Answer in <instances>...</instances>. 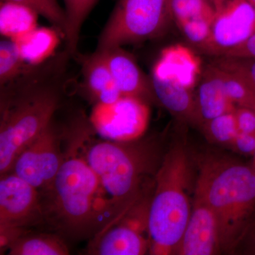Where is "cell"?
I'll return each instance as SVG.
<instances>
[{"mask_svg":"<svg viewBox=\"0 0 255 255\" xmlns=\"http://www.w3.org/2000/svg\"><path fill=\"white\" fill-rule=\"evenodd\" d=\"M234 113L239 132L255 135V110L236 107Z\"/></svg>","mask_w":255,"mask_h":255,"instance_id":"28","label":"cell"},{"mask_svg":"<svg viewBox=\"0 0 255 255\" xmlns=\"http://www.w3.org/2000/svg\"><path fill=\"white\" fill-rule=\"evenodd\" d=\"M211 63L220 68L241 74L255 87V58L239 57H215Z\"/></svg>","mask_w":255,"mask_h":255,"instance_id":"27","label":"cell"},{"mask_svg":"<svg viewBox=\"0 0 255 255\" xmlns=\"http://www.w3.org/2000/svg\"><path fill=\"white\" fill-rule=\"evenodd\" d=\"M223 56L255 58V34Z\"/></svg>","mask_w":255,"mask_h":255,"instance_id":"30","label":"cell"},{"mask_svg":"<svg viewBox=\"0 0 255 255\" xmlns=\"http://www.w3.org/2000/svg\"><path fill=\"white\" fill-rule=\"evenodd\" d=\"M211 34L198 51L223 56L255 34V6L248 0H214Z\"/></svg>","mask_w":255,"mask_h":255,"instance_id":"8","label":"cell"},{"mask_svg":"<svg viewBox=\"0 0 255 255\" xmlns=\"http://www.w3.org/2000/svg\"><path fill=\"white\" fill-rule=\"evenodd\" d=\"M231 147L242 155L253 156L255 152V135L239 132Z\"/></svg>","mask_w":255,"mask_h":255,"instance_id":"29","label":"cell"},{"mask_svg":"<svg viewBox=\"0 0 255 255\" xmlns=\"http://www.w3.org/2000/svg\"><path fill=\"white\" fill-rule=\"evenodd\" d=\"M204 67L191 48L175 44L164 48L152 67L151 75L168 79L192 90L199 83Z\"/></svg>","mask_w":255,"mask_h":255,"instance_id":"15","label":"cell"},{"mask_svg":"<svg viewBox=\"0 0 255 255\" xmlns=\"http://www.w3.org/2000/svg\"><path fill=\"white\" fill-rule=\"evenodd\" d=\"M59 32L55 28L37 27L13 41L23 61L38 66L53 56L59 44Z\"/></svg>","mask_w":255,"mask_h":255,"instance_id":"19","label":"cell"},{"mask_svg":"<svg viewBox=\"0 0 255 255\" xmlns=\"http://www.w3.org/2000/svg\"><path fill=\"white\" fill-rule=\"evenodd\" d=\"M194 195L212 209L219 227L221 253H234L255 222V169L224 156L199 162Z\"/></svg>","mask_w":255,"mask_h":255,"instance_id":"3","label":"cell"},{"mask_svg":"<svg viewBox=\"0 0 255 255\" xmlns=\"http://www.w3.org/2000/svg\"><path fill=\"white\" fill-rule=\"evenodd\" d=\"M79 138L80 135L75 147L65 152L53 182L40 191L44 219L70 239L97 236L115 221L100 179L79 152Z\"/></svg>","mask_w":255,"mask_h":255,"instance_id":"2","label":"cell"},{"mask_svg":"<svg viewBox=\"0 0 255 255\" xmlns=\"http://www.w3.org/2000/svg\"><path fill=\"white\" fill-rule=\"evenodd\" d=\"M18 53L14 42L1 40L0 43V86L18 78L28 68Z\"/></svg>","mask_w":255,"mask_h":255,"instance_id":"25","label":"cell"},{"mask_svg":"<svg viewBox=\"0 0 255 255\" xmlns=\"http://www.w3.org/2000/svg\"><path fill=\"white\" fill-rule=\"evenodd\" d=\"M248 1H249L250 2H251L252 4H254L255 6V0H248Z\"/></svg>","mask_w":255,"mask_h":255,"instance_id":"32","label":"cell"},{"mask_svg":"<svg viewBox=\"0 0 255 255\" xmlns=\"http://www.w3.org/2000/svg\"><path fill=\"white\" fill-rule=\"evenodd\" d=\"M211 1H214V0H211Z\"/></svg>","mask_w":255,"mask_h":255,"instance_id":"33","label":"cell"},{"mask_svg":"<svg viewBox=\"0 0 255 255\" xmlns=\"http://www.w3.org/2000/svg\"><path fill=\"white\" fill-rule=\"evenodd\" d=\"M18 3L36 11L37 14L46 18L63 36L66 24L65 9L60 6L58 0H0Z\"/></svg>","mask_w":255,"mask_h":255,"instance_id":"26","label":"cell"},{"mask_svg":"<svg viewBox=\"0 0 255 255\" xmlns=\"http://www.w3.org/2000/svg\"><path fill=\"white\" fill-rule=\"evenodd\" d=\"M171 21L169 0H118L96 50L104 51L157 38Z\"/></svg>","mask_w":255,"mask_h":255,"instance_id":"6","label":"cell"},{"mask_svg":"<svg viewBox=\"0 0 255 255\" xmlns=\"http://www.w3.org/2000/svg\"><path fill=\"white\" fill-rule=\"evenodd\" d=\"M157 102L183 124L199 127L195 97L192 90L168 79L150 75Z\"/></svg>","mask_w":255,"mask_h":255,"instance_id":"18","label":"cell"},{"mask_svg":"<svg viewBox=\"0 0 255 255\" xmlns=\"http://www.w3.org/2000/svg\"><path fill=\"white\" fill-rule=\"evenodd\" d=\"M155 187L149 206L147 233L152 255H175L188 221L196 176L186 137L172 142L155 173Z\"/></svg>","mask_w":255,"mask_h":255,"instance_id":"4","label":"cell"},{"mask_svg":"<svg viewBox=\"0 0 255 255\" xmlns=\"http://www.w3.org/2000/svg\"><path fill=\"white\" fill-rule=\"evenodd\" d=\"M220 253L221 244L216 216L205 201L194 194L190 217L175 255H213Z\"/></svg>","mask_w":255,"mask_h":255,"instance_id":"12","label":"cell"},{"mask_svg":"<svg viewBox=\"0 0 255 255\" xmlns=\"http://www.w3.org/2000/svg\"><path fill=\"white\" fill-rule=\"evenodd\" d=\"M97 0H64L66 24L63 37L66 51L70 55L77 54V48L82 24Z\"/></svg>","mask_w":255,"mask_h":255,"instance_id":"22","label":"cell"},{"mask_svg":"<svg viewBox=\"0 0 255 255\" xmlns=\"http://www.w3.org/2000/svg\"><path fill=\"white\" fill-rule=\"evenodd\" d=\"M195 99L199 128L206 122L236 108L228 95L219 68L211 63L204 67Z\"/></svg>","mask_w":255,"mask_h":255,"instance_id":"16","label":"cell"},{"mask_svg":"<svg viewBox=\"0 0 255 255\" xmlns=\"http://www.w3.org/2000/svg\"><path fill=\"white\" fill-rule=\"evenodd\" d=\"M60 137L53 121L18 155L11 173L40 191L49 187L63 163Z\"/></svg>","mask_w":255,"mask_h":255,"instance_id":"10","label":"cell"},{"mask_svg":"<svg viewBox=\"0 0 255 255\" xmlns=\"http://www.w3.org/2000/svg\"><path fill=\"white\" fill-rule=\"evenodd\" d=\"M149 105L141 99L130 96H122L113 103L96 104L90 117L92 127L100 136L108 140H137L148 127Z\"/></svg>","mask_w":255,"mask_h":255,"instance_id":"9","label":"cell"},{"mask_svg":"<svg viewBox=\"0 0 255 255\" xmlns=\"http://www.w3.org/2000/svg\"><path fill=\"white\" fill-rule=\"evenodd\" d=\"M36 11L11 1L0 4V32L5 38L14 41L38 27Z\"/></svg>","mask_w":255,"mask_h":255,"instance_id":"20","label":"cell"},{"mask_svg":"<svg viewBox=\"0 0 255 255\" xmlns=\"http://www.w3.org/2000/svg\"><path fill=\"white\" fill-rule=\"evenodd\" d=\"M102 52L105 53L106 60L122 96L137 97L148 104L157 102L150 76H147L142 72L132 55L121 46Z\"/></svg>","mask_w":255,"mask_h":255,"instance_id":"14","label":"cell"},{"mask_svg":"<svg viewBox=\"0 0 255 255\" xmlns=\"http://www.w3.org/2000/svg\"><path fill=\"white\" fill-rule=\"evenodd\" d=\"M172 21L185 39L199 50L211 34L214 16L211 0H169Z\"/></svg>","mask_w":255,"mask_h":255,"instance_id":"13","label":"cell"},{"mask_svg":"<svg viewBox=\"0 0 255 255\" xmlns=\"http://www.w3.org/2000/svg\"><path fill=\"white\" fill-rule=\"evenodd\" d=\"M82 75V87L90 100L110 104L122 97L103 52L79 55Z\"/></svg>","mask_w":255,"mask_h":255,"instance_id":"17","label":"cell"},{"mask_svg":"<svg viewBox=\"0 0 255 255\" xmlns=\"http://www.w3.org/2000/svg\"><path fill=\"white\" fill-rule=\"evenodd\" d=\"M44 220L41 194L16 174L9 173L0 181L1 248L21 235L23 228Z\"/></svg>","mask_w":255,"mask_h":255,"instance_id":"7","label":"cell"},{"mask_svg":"<svg viewBox=\"0 0 255 255\" xmlns=\"http://www.w3.org/2000/svg\"><path fill=\"white\" fill-rule=\"evenodd\" d=\"M250 241L251 245H250V249H251V253H253V254H255V222L252 227L251 231L248 233V236L245 240V241ZM243 242V243H244Z\"/></svg>","mask_w":255,"mask_h":255,"instance_id":"31","label":"cell"},{"mask_svg":"<svg viewBox=\"0 0 255 255\" xmlns=\"http://www.w3.org/2000/svg\"><path fill=\"white\" fill-rule=\"evenodd\" d=\"M68 52L46 64L28 65L1 86L0 174L11 173L15 161L53 121L66 87Z\"/></svg>","mask_w":255,"mask_h":255,"instance_id":"1","label":"cell"},{"mask_svg":"<svg viewBox=\"0 0 255 255\" xmlns=\"http://www.w3.org/2000/svg\"><path fill=\"white\" fill-rule=\"evenodd\" d=\"M11 255H67L69 250L63 240L52 235H23L8 246Z\"/></svg>","mask_w":255,"mask_h":255,"instance_id":"21","label":"cell"},{"mask_svg":"<svg viewBox=\"0 0 255 255\" xmlns=\"http://www.w3.org/2000/svg\"><path fill=\"white\" fill-rule=\"evenodd\" d=\"M216 66L219 68L228 95L235 105L255 110V87L251 82L237 72Z\"/></svg>","mask_w":255,"mask_h":255,"instance_id":"23","label":"cell"},{"mask_svg":"<svg viewBox=\"0 0 255 255\" xmlns=\"http://www.w3.org/2000/svg\"><path fill=\"white\" fill-rule=\"evenodd\" d=\"M139 139L96 142L85 155L110 199L114 222L141 200L143 179L147 174L157 170L162 160L155 147Z\"/></svg>","mask_w":255,"mask_h":255,"instance_id":"5","label":"cell"},{"mask_svg":"<svg viewBox=\"0 0 255 255\" xmlns=\"http://www.w3.org/2000/svg\"><path fill=\"white\" fill-rule=\"evenodd\" d=\"M234 112L223 114L203 124L201 130L209 141L231 147L239 132Z\"/></svg>","mask_w":255,"mask_h":255,"instance_id":"24","label":"cell"},{"mask_svg":"<svg viewBox=\"0 0 255 255\" xmlns=\"http://www.w3.org/2000/svg\"><path fill=\"white\" fill-rule=\"evenodd\" d=\"M149 205L140 202L117 222L96 236L93 254L142 255L150 249V241L143 236L147 231Z\"/></svg>","mask_w":255,"mask_h":255,"instance_id":"11","label":"cell"}]
</instances>
